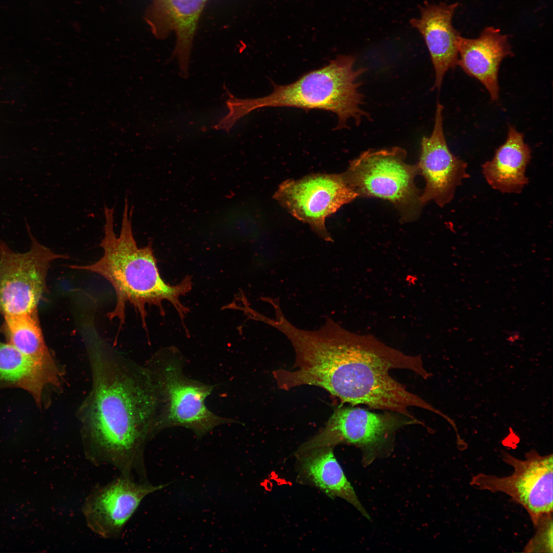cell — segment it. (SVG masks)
Segmentation results:
<instances>
[{
	"mask_svg": "<svg viewBox=\"0 0 553 553\" xmlns=\"http://www.w3.org/2000/svg\"><path fill=\"white\" fill-rule=\"evenodd\" d=\"M457 6V3L448 5L425 2L419 8L420 18L410 20L411 25L424 39L435 71L433 89L438 90L446 72L458 66V41L460 35L452 24Z\"/></svg>",
	"mask_w": 553,
	"mask_h": 553,
	"instance_id": "5bb4252c",
	"label": "cell"
},
{
	"mask_svg": "<svg viewBox=\"0 0 553 553\" xmlns=\"http://www.w3.org/2000/svg\"><path fill=\"white\" fill-rule=\"evenodd\" d=\"M443 105L437 102L432 133L421 139L417 165L419 175L426 182L420 198L422 205L433 201L439 206H445L452 200L457 187L469 177L467 164L453 154L448 145L443 131Z\"/></svg>",
	"mask_w": 553,
	"mask_h": 553,
	"instance_id": "7c38bea8",
	"label": "cell"
},
{
	"mask_svg": "<svg viewBox=\"0 0 553 553\" xmlns=\"http://www.w3.org/2000/svg\"><path fill=\"white\" fill-rule=\"evenodd\" d=\"M531 153L523 134L509 125L504 143L496 150L493 158L482 165L486 181L501 193H520L528 182L526 170Z\"/></svg>",
	"mask_w": 553,
	"mask_h": 553,
	"instance_id": "e0dca14e",
	"label": "cell"
},
{
	"mask_svg": "<svg viewBox=\"0 0 553 553\" xmlns=\"http://www.w3.org/2000/svg\"><path fill=\"white\" fill-rule=\"evenodd\" d=\"M357 197L342 174H314L285 180L273 196L293 217L308 224L326 241L332 238L325 227L326 219Z\"/></svg>",
	"mask_w": 553,
	"mask_h": 553,
	"instance_id": "30bf717a",
	"label": "cell"
},
{
	"mask_svg": "<svg viewBox=\"0 0 553 553\" xmlns=\"http://www.w3.org/2000/svg\"><path fill=\"white\" fill-rule=\"evenodd\" d=\"M91 390L78 411L85 455L121 475L143 474L145 444L157 433L159 402L144 366L113 351L90 348Z\"/></svg>",
	"mask_w": 553,
	"mask_h": 553,
	"instance_id": "6da1fadb",
	"label": "cell"
},
{
	"mask_svg": "<svg viewBox=\"0 0 553 553\" xmlns=\"http://www.w3.org/2000/svg\"><path fill=\"white\" fill-rule=\"evenodd\" d=\"M31 245L24 253L13 251L0 241V311L16 315L37 309L46 291V276L51 262L68 259L40 244L27 225Z\"/></svg>",
	"mask_w": 553,
	"mask_h": 553,
	"instance_id": "ba28073f",
	"label": "cell"
},
{
	"mask_svg": "<svg viewBox=\"0 0 553 553\" xmlns=\"http://www.w3.org/2000/svg\"><path fill=\"white\" fill-rule=\"evenodd\" d=\"M420 424L416 418L386 411L376 413L353 407H339L325 426L303 443L295 452L345 444L358 448L363 453V463L367 465L390 451L395 432L402 427Z\"/></svg>",
	"mask_w": 553,
	"mask_h": 553,
	"instance_id": "52a82bcc",
	"label": "cell"
},
{
	"mask_svg": "<svg viewBox=\"0 0 553 553\" xmlns=\"http://www.w3.org/2000/svg\"><path fill=\"white\" fill-rule=\"evenodd\" d=\"M458 66L464 72L479 81L488 92L493 101L499 99L498 75L502 60L512 56L507 36L493 27L485 28L474 39L460 36L458 41Z\"/></svg>",
	"mask_w": 553,
	"mask_h": 553,
	"instance_id": "9a60e30c",
	"label": "cell"
},
{
	"mask_svg": "<svg viewBox=\"0 0 553 553\" xmlns=\"http://www.w3.org/2000/svg\"><path fill=\"white\" fill-rule=\"evenodd\" d=\"M503 461L513 467V473L498 477L479 473L470 484L480 490L502 492L522 505L534 525L542 516L552 513V455H541L536 450L519 459L502 452Z\"/></svg>",
	"mask_w": 553,
	"mask_h": 553,
	"instance_id": "9c48e42d",
	"label": "cell"
},
{
	"mask_svg": "<svg viewBox=\"0 0 553 553\" xmlns=\"http://www.w3.org/2000/svg\"><path fill=\"white\" fill-rule=\"evenodd\" d=\"M303 368L308 385L325 389L342 403L365 405L411 418H416L409 411L411 407L441 413L390 375L391 370L403 369L428 378L431 374L421 357L406 354L373 336L335 327L311 344Z\"/></svg>",
	"mask_w": 553,
	"mask_h": 553,
	"instance_id": "7a4b0ae2",
	"label": "cell"
},
{
	"mask_svg": "<svg viewBox=\"0 0 553 553\" xmlns=\"http://www.w3.org/2000/svg\"><path fill=\"white\" fill-rule=\"evenodd\" d=\"M133 207H130L127 198L124 200L120 235L114 228V208L104 206L105 223L104 237L100 247L103 255L97 262L87 265L69 266L74 269L97 273L106 279L114 288L116 303L114 309L107 313L111 321H119L120 329L124 324L126 305H132L141 318L143 327L146 329V306H156L164 314L162 303L170 302L178 312L183 323L188 312L180 299L192 288L189 276L181 283L171 286L162 279L154 254L152 242L138 247L132 229Z\"/></svg>",
	"mask_w": 553,
	"mask_h": 553,
	"instance_id": "3957f363",
	"label": "cell"
},
{
	"mask_svg": "<svg viewBox=\"0 0 553 553\" xmlns=\"http://www.w3.org/2000/svg\"><path fill=\"white\" fill-rule=\"evenodd\" d=\"M355 62L353 55H339L292 83L286 85L273 83L272 93L263 97L240 99L230 94L226 102L229 112L218 122V126L229 132L240 119L264 107L325 110L337 115L336 129L348 127L347 123L350 119L358 125L364 117L369 119L370 117L361 108L364 95L359 90L362 83L359 77L367 69H355Z\"/></svg>",
	"mask_w": 553,
	"mask_h": 553,
	"instance_id": "277c9868",
	"label": "cell"
},
{
	"mask_svg": "<svg viewBox=\"0 0 553 553\" xmlns=\"http://www.w3.org/2000/svg\"><path fill=\"white\" fill-rule=\"evenodd\" d=\"M407 153L400 147L368 150L351 162L342 173L358 197L388 200L406 221L418 217L422 206L421 193L415 183L419 175L417 164L406 162Z\"/></svg>",
	"mask_w": 553,
	"mask_h": 553,
	"instance_id": "8992f818",
	"label": "cell"
},
{
	"mask_svg": "<svg viewBox=\"0 0 553 553\" xmlns=\"http://www.w3.org/2000/svg\"><path fill=\"white\" fill-rule=\"evenodd\" d=\"M552 513L541 517L534 525L536 535L525 549L527 552H552Z\"/></svg>",
	"mask_w": 553,
	"mask_h": 553,
	"instance_id": "ffe728a7",
	"label": "cell"
},
{
	"mask_svg": "<svg viewBox=\"0 0 553 553\" xmlns=\"http://www.w3.org/2000/svg\"><path fill=\"white\" fill-rule=\"evenodd\" d=\"M181 353L173 348L157 352L147 361L159 401L158 431L181 427L192 430L199 438L217 426L234 422L219 416L205 405L214 386L187 376Z\"/></svg>",
	"mask_w": 553,
	"mask_h": 553,
	"instance_id": "5b68a950",
	"label": "cell"
},
{
	"mask_svg": "<svg viewBox=\"0 0 553 553\" xmlns=\"http://www.w3.org/2000/svg\"><path fill=\"white\" fill-rule=\"evenodd\" d=\"M168 485L138 483L132 476L121 475L105 485L97 486L82 506L87 525L102 538H118L143 499Z\"/></svg>",
	"mask_w": 553,
	"mask_h": 553,
	"instance_id": "8fae6325",
	"label": "cell"
},
{
	"mask_svg": "<svg viewBox=\"0 0 553 553\" xmlns=\"http://www.w3.org/2000/svg\"><path fill=\"white\" fill-rule=\"evenodd\" d=\"M208 0H152L144 19L156 38L176 35L172 57L177 60L181 76L188 77L194 38L199 18Z\"/></svg>",
	"mask_w": 553,
	"mask_h": 553,
	"instance_id": "4fadbf2b",
	"label": "cell"
},
{
	"mask_svg": "<svg viewBox=\"0 0 553 553\" xmlns=\"http://www.w3.org/2000/svg\"><path fill=\"white\" fill-rule=\"evenodd\" d=\"M62 372L44 365L9 343L0 342V388L16 387L27 391L38 406L46 388L59 387Z\"/></svg>",
	"mask_w": 553,
	"mask_h": 553,
	"instance_id": "ac0fdd59",
	"label": "cell"
},
{
	"mask_svg": "<svg viewBox=\"0 0 553 553\" xmlns=\"http://www.w3.org/2000/svg\"><path fill=\"white\" fill-rule=\"evenodd\" d=\"M333 448L323 446L295 452L296 480L319 489L331 499L340 498L346 500L370 519L335 458Z\"/></svg>",
	"mask_w": 553,
	"mask_h": 553,
	"instance_id": "2e32d148",
	"label": "cell"
},
{
	"mask_svg": "<svg viewBox=\"0 0 553 553\" xmlns=\"http://www.w3.org/2000/svg\"><path fill=\"white\" fill-rule=\"evenodd\" d=\"M4 317L8 343L44 365L59 368L46 344L37 309L19 314L5 315Z\"/></svg>",
	"mask_w": 553,
	"mask_h": 553,
	"instance_id": "d6986e66",
	"label": "cell"
}]
</instances>
